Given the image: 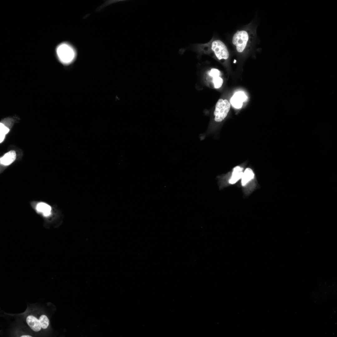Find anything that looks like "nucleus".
Instances as JSON below:
<instances>
[{
    "mask_svg": "<svg viewBox=\"0 0 337 337\" xmlns=\"http://www.w3.org/2000/svg\"><path fill=\"white\" fill-rule=\"evenodd\" d=\"M197 49L202 52L213 54L219 60H227L229 56L226 45L219 40H212L207 43L199 44Z\"/></svg>",
    "mask_w": 337,
    "mask_h": 337,
    "instance_id": "nucleus-1",
    "label": "nucleus"
},
{
    "mask_svg": "<svg viewBox=\"0 0 337 337\" xmlns=\"http://www.w3.org/2000/svg\"><path fill=\"white\" fill-rule=\"evenodd\" d=\"M56 53L60 61L65 65L71 63L76 56V52L74 48L66 43H62L57 46Z\"/></svg>",
    "mask_w": 337,
    "mask_h": 337,
    "instance_id": "nucleus-2",
    "label": "nucleus"
},
{
    "mask_svg": "<svg viewBox=\"0 0 337 337\" xmlns=\"http://www.w3.org/2000/svg\"><path fill=\"white\" fill-rule=\"evenodd\" d=\"M250 34L249 31L241 30L237 31L233 35L232 43L238 52H242L245 50L251 39Z\"/></svg>",
    "mask_w": 337,
    "mask_h": 337,
    "instance_id": "nucleus-3",
    "label": "nucleus"
},
{
    "mask_svg": "<svg viewBox=\"0 0 337 337\" xmlns=\"http://www.w3.org/2000/svg\"><path fill=\"white\" fill-rule=\"evenodd\" d=\"M230 108V104L226 99H219L217 101L214 114L215 120L217 122L222 121L227 116Z\"/></svg>",
    "mask_w": 337,
    "mask_h": 337,
    "instance_id": "nucleus-4",
    "label": "nucleus"
},
{
    "mask_svg": "<svg viewBox=\"0 0 337 337\" xmlns=\"http://www.w3.org/2000/svg\"><path fill=\"white\" fill-rule=\"evenodd\" d=\"M247 98L246 95L243 92H237L231 98V103L234 108L239 109L242 107L243 102L245 101Z\"/></svg>",
    "mask_w": 337,
    "mask_h": 337,
    "instance_id": "nucleus-5",
    "label": "nucleus"
},
{
    "mask_svg": "<svg viewBox=\"0 0 337 337\" xmlns=\"http://www.w3.org/2000/svg\"><path fill=\"white\" fill-rule=\"evenodd\" d=\"M36 209L38 212L46 218H49L52 214L51 207L45 203H38L36 206Z\"/></svg>",
    "mask_w": 337,
    "mask_h": 337,
    "instance_id": "nucleus-6",
    "label": "nucleus"
},
{
    "mask_svg": "<svg viewBox=\"0 0 337 337\" xmlns=\"http://www.w3.org/2000/svg\"><path fill=\"white\" fill-rule=\"evenodd\" d=\"M26 321L28 326L35 332H38L41 329V326L38 319L32 315H29L26 318Z\"/></svg>",
    "mask_w": 337,
    "mask_h": 337,
    "instance_id": "nucleus-7",
    "label": "nucleus"
},
{
    "mask_svg": "<svg viewBox=\"0 0 337 337\" xmlns=\"http://www.w3.org/2000/svg\"><path fill=\"white\" fill-rule=\"evenodd\" d=\"M243 168L240 166H237L233 169L232 175L228 180L227 183L233 184L241 178L243 172Z\"/></svg>",
    "mask_w": 337,
    "mask_h": 337,
    "instance_id": "nucleus-8",
    "label": "nucleus"
},
{
    "mask_svg": "<svg viewBox=\"0 0 337 337\" xmlns=\"http://www.w3.org/2000/svg\"><path fill=\"white\" fill-rule=\"evenodd\" d=\"M16 158L15 151L10 150L5 154L0 159L1 164L4 165H8L14 161Z\"/></svg>",
    "mask_w": 337,
    "mask_h": 337,
    "instance_id": "nucleus-9",
    "label": "nucleus"
},
{
    "mask_svg": "<svg viewBox=\"0 0 337 337\" xmlns=\"http://www.w3.org/2000/svg\"><path fill=\"white\" fill-rule=\"evenodd\" d=\"M254 173L252 170L250 168H246L243 172L241 178V183L242 186H245L253 178Z\"/></svg>",
    "mask_w": 337,
    "mask_h": 337,
    "instance_id": "nucleus-10",
    "label": "nucleus"
},
{
    "mask_svg": "<svg viewBox=\"0 0 337 337\" xmlns=\"http://www.w3.org/2000/svg\"><path fill=\"white\" fill-rule=\"evenodd\" d=\"M38 320L42 328L45 329L48 328L49 325V320L46 315H41Z\"/></svg>",
    "mask_w": 337,
    "mask_h": 337,
    "instance_id": "nucleus-11",
    "label": "nucleus"
},
{
    "mask_svg": "<svg viewBox=\"0 0 337 337\" xmlns=\"http://www.w3.org/2000/svg\"><path fill=\"white\" fill-rule=\"evenodd\" d=\"M9 129L2 122L0 123V142L1 143L3 140L5 134L9 131Z\"/></svg>",
    "mask_w": 337,
    "mask_h": 337,
    "instance_id": "nucleus-12",
    "label": "nucleus"
},
{
    "mask_svg": "<svg viewBox=\"0 0 337 337\" xmlns=\"http://www.w3.org/2000/svg\"><path fill=\"white\" fill-rule=\"evenodd\" d=\"M213 82L215 88H220L223 83V80L220 77H217L213 78Z\"/></svg>",
    "mask_w": 337,
    "mask_h": 337,
    "instance_id": "nucleus-13",
    "label": "nucleus"
},
{
    "mask_svg": "<svg viewBox=\"0 0 337 337\" xmlns=\"http://www.w3.org/2000/svg\"><path fill=\"white\" fill-rule=\"evenodd\" d=\"M209 74L210 76L213 78L219 77L220 75V72L217 69L212 68L210 71Z\"/></svg>",
    "mask_w": 337,
    "mask_h": 337,
    "instance_id": "nucleus-14",
    "label": "nucleus"
},
{
    "mask_svg": "<svg viewBox=\"0 0 337 337\" xmlns=\"http://www.w3.org/2000/svg\"><path fill=\"white\" fill-rule=\"evenodd\" d=\"M21 337H32V336L28 335H21Z\"/></svg>",
    "mask_w": 337,
    "mask_h": 337,
    "instance_id": "nucleus-15",
    "label": "nucleus"
}]
</instances>
